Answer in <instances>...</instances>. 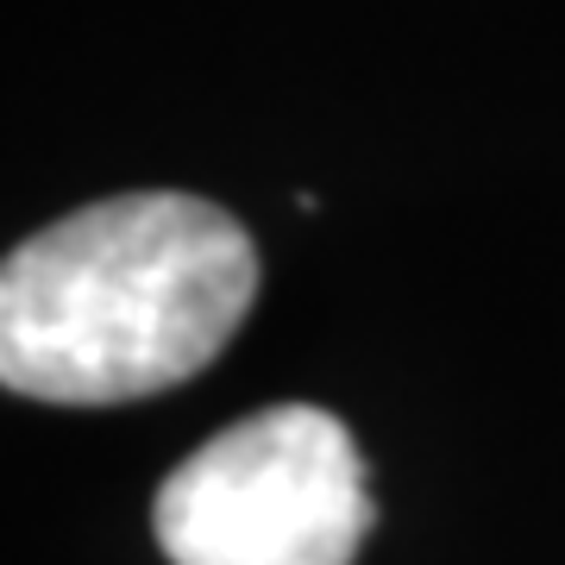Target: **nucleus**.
<instances>
[{
    "instance_id": "1",
    "label": "nucleus",
    "mask_w": 565,
    "mask_h": 565,
    "mask_svg": "<svg viewBox=\"0 0 565 565\" xmlns=\"http://www.w3.org/2000/svg\"><path fill=\"white\" fill-rule=\"evenodd\" d=\"M258 296V252L182 189L107 195L7 252L0 384L32 403H139L226 352Z\"/></svg>"
},
{
    "instance_id": "2",
    "label": "nucleus",
    "mask_w": 565,
    "mask_h": 565,
    "mask_svg": "<svg viewBox=\"0 0 565 565\" xmlns=\"http://www.w3.org/2000/svg\"><path fill=\"white\" fill-rule=\"evenodd\" d=\"M371 515V478L345 422L315 403H277L163 478L158 546L170 565H352Z\"/></svg>"
}]
</instances>
